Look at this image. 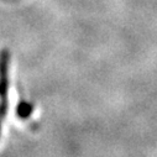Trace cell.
<instances>
[{"instance_id":"1","label":"cell","mask_w":157,"mask_h":157,"mask_svg":"<svg viewBox=\"0 0 157 157\" xmlns=\"http://www.w3.org/2000/svg\"><path fill=\"white\" fill-rule=\"evenodd\" d=\"M9 62L10 52L8 48L0 50V120L8 111V89H9Z\"/></svg>"},{"instance_id":"3","label":"cell","mask_w":157,"mask_h":157,"mask_svg":"<svg viewBox=\"0 0 157 157\" xmlns=\"http://www.w3.org/2000/svg\"><path fill=\"white\" fill-rule=\"evenodd\" d=\"M0 131H2V128H0Z\"/></svg>"},{"instance_id":"2","label":"cell","mask_w":157,"mask_h":157,"mask_svg":"<svg viewBox=\"0 0 157 157\" xmlns=\"http://www.w3.org/2000/svg\"><path fill=\"white\" fill-rule=\"evenodd\" d=\"M33 111V105L26 100H21L16 106V115L20 119H29L30 115Z\"/></svg>"}]
</instances>
